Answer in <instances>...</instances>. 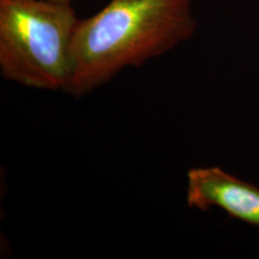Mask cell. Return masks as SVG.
Returning <instances> with one entry per match:
<instances>
[{
  "label": "cell",
  "mask_w": 259,
  "mask_h": 259,
  "mask_svg": "<svg viewBox=\"0 0 259 259\" xmlns=\"http://www.w3.org/2000/svg\"><path fill=\"white\" fill-rule=\"evenodd\" d=\"M191 0H111L79 19L72 42V71L64 92L93 93L122 70L174 50L196 31Z\"/></svg>",
  "instance_id": "6da1fadb"
},
{
  "label": "cell",
  "mask_w": 259,
  "mask_h": 259,
  "mask_svg": "<svg viewBox=\"0 0 259 259\" xmlns=\"http://www.w3.org/2000/svg\"><path fill=\"white\" fill-rule=\"evenodd\" d=\"M79 19L71 3L0 0V73L38 90H65Z\"/></svg>",
  "instance_id": "7a4b0ae2"
},
{
  "label": "cell",
  "mask_w": 259,
  "mask_h": 259,
  "mask_svg": "<svg viewBox=\"0 0 259 259\" xmlns=\"http://www.w3.org/2000/svg\"><path fill=\"white\" fill-rule=\"evenodd\" d=\"M186 202L202 211L219 208L233 219L259 227V187L220 167L187 171Z\"/></svg>",
  "instance_id": "3957f363"
},
{
  "label": "cell",
  "mask_w": 259,
  "mask_h": 259,
  "mask_svg": "<svg viewBox=\"0 0 259 259\" xmlns=\"http://www.w3.org/2000/svg\"><path fill=\"white\" fill-rule=\"evenodd\" d=\"M48 2H56V3H72V0H48Z\"/></svg>",
  "instance_id": "277c9868"
}]
</instances>
